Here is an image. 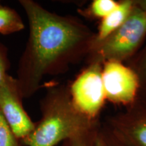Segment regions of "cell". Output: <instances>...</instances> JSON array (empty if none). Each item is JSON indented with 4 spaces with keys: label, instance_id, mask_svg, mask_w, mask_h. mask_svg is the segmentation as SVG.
Returning <instances> with one entry per match:
<instances>
[{
    "label": "cell",
    "instance_id": "18",
    "mask_svg": "<svg viewBox=\"0 0 146 146\" xmlns=\"http://www.w3.org/2000/svg\"><path fill=\"white\" fill-rule=\"evenodd\" d=\"M139 96H140V95H139ZM141 96V98H143V100H144V102H145V106H146V96Z\"/></svg>",
    "mask_w": 146,
    "mask_h": 146
},
{
    "label": "cell",
    "instance_id": "14",
    "mask_svg": "<svg viewBox=\"0 0 146 146\" xmlns=\"http://www.w3.org/2000/svg\"><path fill=\"white\" fill-rule=\"evenodd\" d=\"M9 67L10 62L8 57V50L4 45L0 43V85L8 74Z\"/></svg>",
    "mask_w": 146,
    "mask_h": 146
},
{
    "label": "cell",
    "instance_id": "7",
    "mask_svg": "<svg viewBox=\"0 0 146 146\" xmlns=\"http://www.w3.org/2000/svg\"><path fill=\"white\" fill-rule=\"evenodd\" d=\"M127 146H146V106L141 96L126 110L107 117L104 124Z\"/></svg>",
    "mask_w": 146,
    "mask_h": 146
},
{
    "label": "cell",
    "instance_id": "16",
    "mask_svg": "<svg viewBox=\"0 0 146 146\" xmlns=\"http://www.w3.org/2000/svg\"><path fill=\"white\" fill-rule=\"evenodd\" d=\"M94 146H108L106 141L104 137L103 134L102 133L101 125H100L99 129H98V131H97Z\"/></svg>",
    "mask_w": 146,
    "mask_h": 146
},
{
    "label": "cell",
    "instance_id": "6",
    "mask_svg": "<svg viewBox=\"0 0 146 146\" xmlns=\"http://www.w3.org/2000/svg\"><path fill=\"white\" fill-rule=\"evenodd\" d=\"M17 80L8 74L0 85V112L14 134L24 141L33 131V123L24 108Z\"/></svg>",
    "mask_w": 146,
    "mask_h": 146
},
{
    "label": "cell",
    "instance_id": "4",
    "mask_svg": "<svg viewBox=\"0 0 146 146\" xmlns=\"http://www.w3.org/2000/svg\"><path fill=\"white\" fill-rule=\"evenodd\" d=\"M102 64H87V66L68 85L71 99L76 108L94 121L99 116L106 101L102 81Z\"/></svg>",
    "mask_w": 146,
    "mask_h": 146
},
{
    "label": "cell",
    "instance_id": "17",
    "mask_svg": "<svg viewBox=\"0 0 146 146\" xmlns=\"http://www.w3.org/2000/svg\"><path fill=\"white\" fill-rule=\"evenodd\" d=\"M135 5L146 12V0H134Z\"/></svg>",
    "mask_w": 146,
    "mask_h": 146
},
{
    "label": "cell",
    "instance_id": "9",
    "mask_svg": "<svg viewBox=\"0 0 146 146\" xmlns=\"http://www.w3.org/2000/svg\"><path fill=\"white\" fill-rule=\"evenodd\" d=\"M25 24L15 10L0 5V34L10 35L23 31Z\"/></svg>",
    "mask_w": 146,
    "mask_h": 146
},
{
    "label": "cell",
    "instance_id": "2",
    "mask_svg": "<svg viewBox=\"0 0 146 146\" xmlns=\"http://www.w3.org/2000/svg\"><path fill=\"white\" fill-rule=\"evenodd\" d=\"M40 107L41 119L23 141L27 146H56L100 124L99 120L89 119L76 108L68 85L49 87Z\"/></svg>",
    "mask_w": 146,
    "mask_h": 146
},
{
    "label": "cell",
    "instance_id": "1",
    "mask_svg": "<svg viewBox=\"0 0 146 146\" xmlns=\"http://www.w3.org/2000/svg\"><path fill=\"white\" fill-rule=\"evenodd\" d=\"M28 18L29 36L17 70L23 98L39 90L45 76L66 72L87 57L96 33L77 18L50 12L33 0H20Z\"/></svg>",
    "mask_w": 146,
    "mask_h": 146
},
{
    "label": "cell",
    "instance_id": "15",
    "mask_svg": "<svg viewBox=\"0 0 146 146\" xmlns=\"http://www.w3.org/2000/svg\"><path fill=\"white\" fill-rule=\"evenodd\" d=\"M101 131L108 146H127L104 125H101Z\"/></svg>",
    "mask_w": 146,
    "mask_h": 146
},
{
    "label": "cell",
    "instance_id": "8",
    "mask_svg": "<svg viewBox=\"0 0 146 146\" xmlns=\"http://www.w3.org/2000/svg\"><path fill=\"white\" fill-rule=\"evenodd\" d=\"M134 5V0L119 1L118 6L111 13L101 20L94 43L103 41L119 28L130 15Z\"/></svg>",
    "mask_w": 146,
    "mask_h": 146
},
{
    "label": "cell",
    "instance_id": "5",
    "mask_svg": "<svg viewBox=\"0 0 146 146\" xmlns=\"http://www.w3.org/2000/svg\"><path fill=\"white\" fill-rule=\"evenodd\" d=\"M102 81L106 100L125 108L137 100L140 85L136 73L129 66L118 62L102 65Z\"/></svg>",
    "mask_w": 146,
    "mask_h": 146
},
{
    "label": "cell",
    "instance_id": "11",
    "mask_svg": "<svg viewBox=\"0 0 146 146\" xmlns=\"http://www.w3.org/2000/svg\"><path fill=\"white\" fill-rule=\"evenodd\" d=\"M129 66L134 70L138 76L140 85L139 95L146 96V46L138 52L128 61Z\"/></svg>",
    "mask_w": 146,
    "mask_h": 146
},
{
    "label": "cell",
    "instance_id": "12",
    "mask_svg": "<svg viewBox=\"0 0 146 146\" xmlns=\"http://www.w3.org/2000/svg\"><path fill=\"white\" fill-rule=\"evenodd\" d=\"M100 126V123L96 127L64 141L63 146H94L96 133Z\"/></svg>",
    "mask_w": 146,
    "mask_h": 146
},
{
    "label": "cell",
    "instance_id": "10",
    "mask_svg": "<svg viewBox=\"0 0 146 146\" xmlns=\"http://www.w3.org/2000/svg\"><path fill=\"white\" fill-rule=\"evenodd\" d=\"M118 3L115 0H94L87 8L79 9L78 12L85 18L102 20L118 6Z\"/></svg>",
    "mask_w": 146,
    "mask_h": 146
},
{
    "label": "cell",
    "instance_id": "3",
    "mask_svg": "<svg viewBox=\"0 0 146 146\" xmlns=\"http://www.w3.org/2000/svg\"><path fill=\"white\" fill-rule=\"evenodd\" d=\"M146 36V12L135 5L126 21L103 41L93 43L87 64L124 63L139 52Z\"/></svg>",
    "mask_w": 146,
    "mask_h": 146
},
{
    "label": "cell",
    "instance_id": "13",
    "mask_svg": "<svg viewBox=\"0 0 146 146\" xmlns=\"http://www.w3.org/2000/svg\"><path fill=\"white\" fill-rule=\"evenodd\" d=\"M20 141L0 112V146H21Z\"/></svg>",
    "mask_w": 146,
    "mask_h": 146
},
{
    "label": "cell",
    "instance_id": "19",
    "mask_svg": "<svg viewBox=\"0 0 146 146\" xmlns=\"http://www.w3.org/2000/svg\"><path fill=\"white\" fill-rule=\"evenodd\" d=\"M0 5H1V3H0Z\"/></svg>",
    "mask_w": 146,
    "mask_h": 146
}]
</instances>
